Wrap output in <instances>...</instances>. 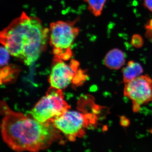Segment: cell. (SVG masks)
Masks as SVG:
<instances>
[{"mask_svg":"<svg viewBox=\"0 0 152 152\" xmlns=\"http://www.w3.org/2000/svg\"><path fill=\"white\" fill-rule=\"evenodd\" d=\"M1 108L2 137L13 151L38 152L62 140L61 132L50 121L41 122L31 116L14 112L4 102H1Z\"/></svg>","mask_w":152,"mask_h":152,"instance_id":"cell-1","label":"cell"},{"mask_svg":"<svg viewBox=\"0 0 152 152\" xmlns=\"http://www.w3.org/2000/svg\"><path fill=\"white\" fill-rule=\"evenodd\" d=\"M49 32L39 18L23 12L1 32L0 40L11 55L20 58L29 66L46 47Z\"/></svg>","mask_w":152,"mask_h":152,"instance_id":"cell-2","label":"cell"},{"mask_svg":"<svg viewBox=\"0 0 152 152\" xmlns=\"http://www.w3.org/2000/svg\"><path fill=\"white\" fill-rule=\"evenodd\" d=\"M49 30V42L54 54L64 61L70 59L72 55V45L80 32L79 28L75 26V22H53Z\"/></svg>","mask_w":152,"mask_h":152,"instance_id":"cell-3","label":"cell"},{"mask_svg":"<svg viewBox=\"0 0 152 152\" xmlns=\"http://www.w3.org/2000/svg\"><path fill=\"white\" fill-rule=\"evenodd\" d=\"M64 98L62 90L51 87L46 95L28 112L29 115L42 123L59 117L71 108Z\"/></svg>","mask_w":152,"mask_h":152,"instance_id":"cell-4","label":"cell"},{"mask_svg":"<svg viewBox=\"0 0 152 152\" xmlns=\"http://www.w3.org/2000/svg\"><path fill=\"white\" fill-rule=\"evenodd\" d=\"M54 126L69 140L74 142L85 135L86 130L95 124L92 114L79 111H69L50 120Z\"/></svg>","mask_w":152,"mask_h":152,"instance_id":"cell-5","label":"cell"},{"mask_svg":"<svg viewBox=\"0 0 152 152\" xmlns=\"http://www.w3.org/2000/svg\"><path fill=\"white\" fill-rule=\"evenodd\" d=\"M79 66L78 62L75 60H72L67 64L61 57L55 56L49 77L51 87L62 90L71 83L81 84L86 80L88 76L80 69Z\"/></svg>","mask_w":152,"mask_h":152,"instance_id":"cell-6","label":"cell"},{"mask_svg":"<svg viewBox=\"0 0 152 152\" xmlns=\"http://www.w3.org/2000/svg\"><path fill=\"white\" fill-rule=\"evenodd\" d=\"M124 95L132 103L133 111H140L141 106L152 101V79L148 75H141L125 83Z\"/></svg>","mask_w":152,"mask_h":152,"instance_id":"cell-7","label":"cell"},{"mask_svg":"<svg viewBox=\"0 0 152 152\" xmlns=\"http://www.w3.org/2000/svg\"><path fill=\"white\" fill-rule=\"evenodd\" d=\"M126 56L124 53L118 48L109 51L105 56L104 62L106 67L113 70H118L124 65Z\"/></svg>","mask_w":152,"mask_h":152,"instance_id":"cell-8","label":"cell"},{"mask_svg":"<svg viewBox=\"0 0 152 152\" xmlns=\"http://www.w3.org/2000/svg\"><path fill=\"white\" fill-rule=\"evenodd\" d=\"M143 72L142 67L140 63L133 61H129L122 71L123 81L125 83L130 81L140 76Z\"/></svg>","mask_w":152,"mask_h":152,"instance_id":"cell-9","label":"cell"},{"mask_svg":"<svg viewBox=\"0 0 152 152\" xmlns=\"http://www.w3.org/2000/svg\"><path fill=\"white\" fill-rule=\"evenodd\" d=\"M88 4V10L95 17L100 16L107 0H83Z\"/></svg>","mask_w":152,"mask_h":152,"instance_id":"cell-10","label":"cell"},{"mask_svg":"<svg viewBox=\"0 0 152 152\" xmlns=\"http://www.w3.org/2000/svg\"><path fill=\"white\" fill-rule=\"evenodd\" d=\"M16 72L17 70L15 69L14 68L11 67L10 66L1 68V83L10 80L13 75V74Z\"/></svg>","mask_w":152,"mask_h":152,"instance_id":"cell-11","label":"cell"},{"mask_svg":"<svg viewBox=\"0 0 152 152\" xmlns=\"http://www.w3.org/2000/svg\"><path fill=\"white\" fill-rule=\"evenodd\" d=\"M131 42L134 48H140L143 45V38L139 34H134L132 37Z\"/></svg>","mask_w":152,"mask_h":152,"instance_id":"cell-12","label":"cell"},{"mask_svg":"<svg viewBox=\"0 0 152 152\" xmlns=\"http://www.w3.org/2000/svg\"><path fill=\"white\" fill-rule=\"evenodd\" d=\"M10 55L5 47L3 46L1 48V66H4L7 64L10 59Z\"/></svg>","mask_w":152,"mask_h":152,"instance_id":"cell-13","label":"cell"},{"mask_svg":"<svg viewBox=\"0 0 152 152\" xmlns=\"http://www.w3.org/2000/svg\"><path fill=\"white\" fill-rule=\"evenodd\" d=\"M142 6L152 13V0H143Z\"/></svg>","mask_w":152,"mask_h":152,"instance_id":"cell-14","label":"cell"},{"mask_svg":"<svg viewBox=\"0 0 152 152\" xmlns=\"http://www.w3.org/2000/svg\"><path fill=\"white\" fill-rule=\"evenodd\" d=\"M121 122H122V125L124 126H126L129 125V120L127 118L122 119Z\"/></svg>","mask_w":152,"mask_h":152,"instance_id":"cell-15","label":"cell"}]
</instances>
